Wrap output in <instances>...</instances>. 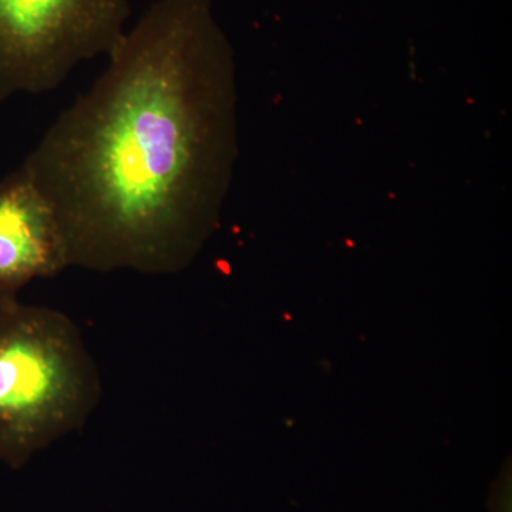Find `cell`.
I'll list each match as a JSON object with an SVG mask.
<instances>
[{
  "instance_id": "cell-1",
  "label": "cell",
  "mask_w": 512,
  "mask_h": 512,
  "mask_svg": "<svg viewBox=\"0 0 512 512\" xmlns=\"http://www.w3.org/2000/svg\"><path fill=\"white\" fill-rule=\"evenodd\" d=\"M107 59L20 167L55 210L69 266L175 274L224 183V57L202 0H157Z\"/></svg>"
},
{
  "instance_id": "cell-2",
  "label": "cell",
  "mask_w": 512,
  "mask_h": 512,
  "mask_svg": "<svg viewBox=\"0 0 512 512\" xmlns=\"http://www.w3.org/2000/svg\"><path fill=\"white\" fill-rule=\"evenodd\" d=\"M99 369L69 316L0 305V461L12 468L82 429L101 400Z\"/></svg>"
},
{
  "instance_id": "cell-3",
  "label": "cell",
  "mask_w": 512,
  "mask_h": 512,
  "mask_svg": "<svg viewBox=\"0 0 512 512\" xmlns=\"http://www.w3.org/2000/svg\"><path fill=\"white\" fill-rule=\"evenodd\" d=\"M130 0H0V103L57 89L123 39Z\"/></svg>"
},
{
  "instance_id": "cell-4",
  "label": "cell",
  "mask_w": 512,
  "mask_h": 512,
  "mask_svg": "<svg viewBox=\"0 0 512 512\" xmlns=\"http://www.w3.org/2000/svg\"><path fill=\"white\" fill-rule=\"evenodd\" d=\"M66 268V242L55 210L19 167L0 180V305L18 301L30 282Z\"/></svg>"
}]
</instances>
